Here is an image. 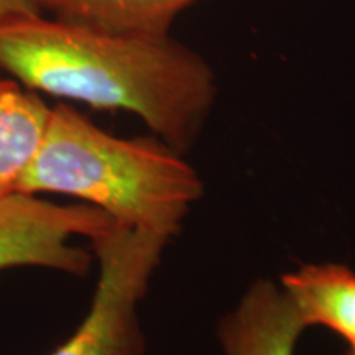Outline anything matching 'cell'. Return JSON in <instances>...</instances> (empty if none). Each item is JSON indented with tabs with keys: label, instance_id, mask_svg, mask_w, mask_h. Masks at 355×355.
I'll list each match as a JSON object with an SVG mask.
<instances>
[{
	"label": "cell",
	"instance_id": "cell-1",
	"mask_svg": "<svg viewBox=\"0 0 355 355\" xmlns=\"http://www.w3.org/2000/svg\"><path fill=\"white\" fill-rule=\"evenodd\" d=\"M0 71L38 94L137 115L183 155L219 94L211 64L171 35L112 32L44 13L0 21Z\"/></svg>",
	"mask_w": 355,
	"mask_h": 355
},
{
	"label": "cell",
	"instance_id": "cell-2",
	"mask_svg": "<svg viewBox=\"0 0 355 355\" xmlns=\"http://www.w3.org/2000/svg\"><path fill=\"white\" fill-rule=\"evenodd\" d=\"M184 157L158 137H115L58 104L17 193L76 198L117 225L173 242L204 196L202 178Z\"/></svg>",
	"mask_w": 355,
	"mask_h": 355
},
{
	"label": "cell",
	"instance_id": "cell-3",
	"mask_svg": "<svg viewBox=\"0 0 355 355\" xmlns=\"http://www.w3.org/2000/svg\"><path fill=\"white\" fill-rule=\"evenodd\" d=\"M170 243L163 235L117 224L92 237L99 278L91 308L50 355H145L139 308Z\"/></svg>",
	"mask_w": 355,
	"mask_h": 355
},
{
	"label": "cell",
	"instance_id": "cell-4",
	"mask_svg": "<svg viewBox=\"0 0 355 355\" xmlns=\"http://www.w3.org/2000/svg\"><path fill=\"white\" fill-rule=\"evenodd\" d=\"M114 225L91 204H56L37 194L13 193L0 201V270L43 266L81 277L92 257L71 245V237L92 239Z\"/></svg>",
	"mask_w": 355,
	"mask_h": 355
},
{
	"label": "cell",
	"instance_id": "cell-5",
	"mask_svg": "<svg viewBox=\"0 0 355 355\" xmlns=\"http://www.w3.org/2000/svg\"><path fill=\"white\" fill-rule=\"evenodd\" d=\"M309 329L290 296L270 278H259L217 324L222 355H295Z\"/></svg>",
	"mask_w": 355,
	"mask_h": 355
},
{
	"label": "cell",
	"instance_id": "cell-6",
	"mask_svg": "<svg viewBox=\"0 0 355 355\" xmlns=\"http://www.w3.org/2000/svg\"><path fill=\"white\" fill-rule=\"evenodd\" d=\"M278 283L308 327H326L355 352V272L339 263H304Z\"/></svg>",
	"mask_w": 355,
	"mask_h": 355
},
{
	"label": "cell",
	"instance_id": "cell-7",
	"mask_svg": "<svg viewBox=\"0 0 355 355\" xmlns=\"http://www.w3.org/2000/svg\"><path fill=\"white\" fill-rule=\"evenodd\" d=\"M51 107L15 79H0V201L17 193L42 145Z\"/></svg>",
	"mask_w": 355,
	"mask_h": 355
},
{
	"label": "cell",
	"instance_id": "cell-8",
	"mask_svg": "<svg viewBox=\"0 0 355 355\" xmlns=\"http://www.w3.org/2000/svg\"><path fill=\"white\" fill-rule=\"evenodd\" d=\"M42 13L104 30L170 35L176 17L196 0H32Z\"/></svg>",
	"mask_w": 355,
	"mask_h": 355
},
{
	"label": "cell",
	"instance_id": "cell-9",
	"mask_svg": "<svg viewBox=\"0 0 355 355\" xmlns=\"http://www.w3.org/2000/svg\"><path fill=\"white\" fill-rule=\"evenodd\" d=\"M42 13L32 0H0V21Z\"/></svg>",
	"mask_w": 355,
	"mask_h": 355
},
{
	"label": "cell",
	"instance_id": "cell-10",
	"mask_svg": "<svg viewBox=\"0 0 355 355\" xmlns=\"http://www.w3.org/2000/svg\"><path fill=\"white\" fill-rule=\"evenodd\" d=\"M344 355H349V354H347V352H345V354H344Z\"/></svg>",
	"mask_w": 355,
	"mask_h": 355
}]
</instances>
